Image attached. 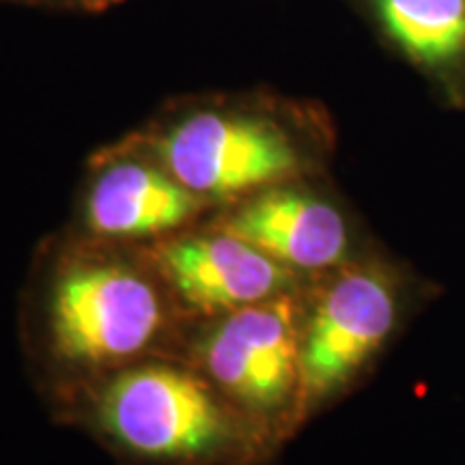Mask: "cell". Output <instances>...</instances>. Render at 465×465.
<instances>
[{"mask_svg": "<svg viewBox=\"0 0 465 465\" xmlns=\"http://www.w3.org/2000/svg\"><path fill=\"white\" fill-rule=\"evenodd\" d=\"M383 25L407 54L429 65L465 52V0H377Z\"/></svg>", "mask_w": 465, "mask_h": 465, "instance_id": "cell-9", "label": "cell"}, {"mask_svg": "<svg viewBox=\"0 0 465 465\" xmlns=\"http://www.w3.org/2000/svg\"><path fill=\"white\" fill-rule=\"evenodd\" d=\"M201 207V196L171 173L121 162L110 166L91 188L86 218L100 235L141 237L188 223Z\"/></svg>", "mask_w": 465, "mask_h": 465, "instance_id": "cell-8", "label": "cell"}, {"mask_svg": "<svg viewBox=\"0 0 465 465\" xmlns=\"http://www.w3.org/2000/svg\"><path fill=\"white\" fill-rule=\"evenodd\" d=\"M155 265L185 302L209 312L259 304L293 282V270L224 231L162 243Z\"/></svg>", "mask_w": 465, "mask_h": 465, "instance_id": "cell-6", "label": "cell"}, {"mask_svg": "<svg viewBox=\"0 0 465 465\" xmlns=\"http://www.w3.org/2000/svg\"><path fill=\"white\" fill-rule=\"evenodd\" d=\"M102 422L132 457L205 465L231 457L240 433L199 380L168 366L127 371L104 394Z\"/></svg>", "mask_w": 465, "mask_h": 465, "instance_id": "cell-1", "label": "cell"}, {"mask_svg": "<svg viewBox=\"0 0 465 465\" xmlns=\"http://www.w3.org/2000/svg\"><path fill=\"white\" fill-rule=\"evenodd\" d=\"M300 358L298 308L287 293L231 311L203 342L213 381L265 414L300 392Z\"/></svg>", "mask_w": 465, "mask_h": 465, "instance_id": "cell-4", "label": "cell"}, {"mask_svg": "<svg viewBox=\"0 0 465 465\" xmlns=\"http://www.w3.org/2000/svg\"><path fill=\"white\" fill-rule=\"evenodd\" d=\"M162 325L158 291L121 265L74 267L58 278L50 300L54 347L80 362L130 358L155 339Z\"/></svg>", "mask_w": 465, "mask_h": 465, "instance_id": "cell-2", "label": "cell"}, {"mask_svg": "<svg viewBox=\"0 0 465 465\" xmlns=\"http://www.w3.org/2000/svg\"><path fill=\"white\" fill-rule=\"evenodd\" d=\"M397 293L377 270H351L323 293L302 332L298 399L334 392L391 336Z\"/></svg>", "mask_w": 465, "mask_h": 465, "instance_id": "cell-5", "label": "cell"}, {"mask_svg": "<svg viewBox=\"0 0 465 465\" xmlns=\"http://www.w3.org/2000/svg\"><path fill=\"white\" fill-rule=\"evenodd\" d=\"M166 171L203 196H235L298 171L300 155L278 127L240 114L199 113L162 138Z\"/></svg>", "mask_w": 465, "mask_h": 465, "instance_id": "cell-3", "label": "cell"}, {"mask_svg": "<svg viewBox=\"0 0 465 465\" xmlns=\"http://www.w3.org/2000/svg\"><path fill=\"white\" fill-rule=\"evenodd\" d=\"M223 231L263 250L289 270H328L349 248L345 218L306 192L272 188L224 220Z\"/></svg>", "mask_w": 465, "mask_h": 465, "instance_id": "cell-7", "label": "cell"}]
</instances>
